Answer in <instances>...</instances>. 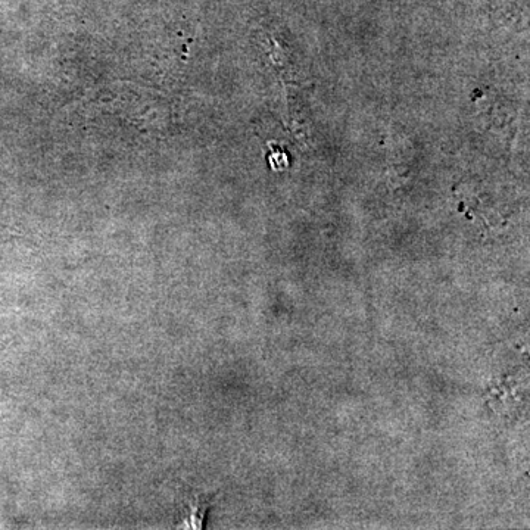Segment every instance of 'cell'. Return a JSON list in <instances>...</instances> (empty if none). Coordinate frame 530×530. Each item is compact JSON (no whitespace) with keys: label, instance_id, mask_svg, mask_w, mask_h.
<instances>
[{"label":"cell","instance_id":"1","mask_svg":"<svg viewBox=\"0 0 530 530\" xmlns=\"http://www.w3.org/2000/svg\"><path fill=\"white\" fill-rule=\"evenodd\" d=\"M212 498L207 494H199L195 489L185 486L179 491L176 500V528L177 529H202L205 517L210 510Z\"/></svg>","mask_w":530,"mask_h":530}]
</instances>
